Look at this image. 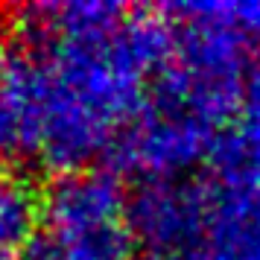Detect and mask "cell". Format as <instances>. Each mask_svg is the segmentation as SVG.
Returning <instances> with one entry per match:
<instances>
[{
	"mask_svg": "<svg viewBox=\"0 0 260 260\" xmlns=\"http://www.w3.org/2000/svg\"><path fill=\"white\" fill-rule=\"evenodd\" d=\"M41 222L21 260H132L126 193L111 173H68L41 196Z\"/></svg>",
	"mask_w": 260,
	"mask_h": 260,
	"instance_id": "obj_1",
	"label": "cell"
},
{
	"mask_svg": "<svg viewBox=\"0 0 260 260\" xmlns=\"http://www.w3.org/2000/svg\"><path fill=\"white\" fill-rule=\"evenodd\" d=\"M222 129L181 96L152 82L141 111L123 126L108 158L114 170L141 178L187 176L190 167L211 158Z\"/></svg>",
	"mask_w": 260,
	"mask_h": 260,
	"instance_id": "obj_2",
	"label": "cell"
},
{
	"mask_svg": "<svg viewBox=\"0 0 260 260\" xmlns=\"http://www.w3.org/2000/svg\"><path fill=\"white\" fill-rule=\"evenodd\" d=\"M213 181L196 176L141 178L126 196V225L146 260H184L202 243Z\"/></svg>",
	"mask_w": 260,
	"mask_h": 260,
	"instance_id": "obj_3",
	"label": "cell"
},
{
	"mask_svg": "<svg viewBox=\"0 0 260 260\" xmlns=\"http://www.w3.org/2000/svg\"><path fill=\"white\" fill-rule=\"evenodd\" d=\"M184 260H260V190L213 181L202 243Z\"/></svg>",
	"mask_w": 260,
	"mask_h": 260,
	"instance_id": "obj_4",
	"label": "cell"
},
{
	"mask_svg": "<svg viewBox=\"0 0 260 260\" xmlns=\"http://www.w3.org/2000/svg\"><path fill=\"white\" fill-rule=\"evenodd\" d=\"M41 196L26 178L0 170V260L21 254L38 234Z\"/></svg>",
	"mask_w": 260,
	"mask_h": 260,
	"instance_id": "obj_5",
	"label": "cell"
},
{
	"mask_svg": "<svg viewBox=\"0 0 260 260\" xmlns=\"http://www.w3.org/2000/svg\"><path fill=\"white\" fill-rule=\"evenodd\" d=\"M18 155H29V143H26V129L12 103L0 94V161H9Z\"/></svg>",
	"mask_w": 260,
	"mask_h": 260,
	"instance_id": "obj_6",
	"label": "cell"
}]
</instances>
